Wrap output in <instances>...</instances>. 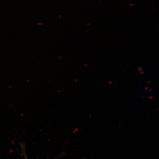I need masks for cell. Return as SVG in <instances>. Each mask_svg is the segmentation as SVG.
I'll return each mask as SVG.
<instances>
[{"label": "cell", "mask_w": 159, "mask_h": 159, "mask_svg": "<svg viewBox=\"0 0 159 159\" xmlns=\"http://www.w3.org/2000/svg\"><path fill=\"white\" fill-rule=\"evenodd\" d=\"M21 149L22 150L23 154H24V156L25 157V159H28V157H27V155H26V154L25 151V146H24V145H22V144L21 145ZM65 154V152H62V153H61L60 155H59V156L57 157V158H56L54 159L58 158V157H61V156H63Z\"/></svg>", "instance_id": "1"}]
</instances>
